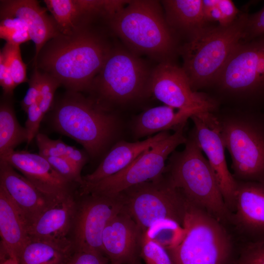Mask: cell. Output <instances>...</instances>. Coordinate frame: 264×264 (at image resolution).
Segmentation results:
<instances>
[{
	"label": "cell",
	"mask_w": 264,
	"mask_h": 264,
	"mask_svg": "<svg viewBox=\"0 0 264 264\" xmlns=\"http://www.w3.org/2000/svg\"><path fill=\"white\" fill-rule=\"evenodd\" d=\"M238 264H264V239L249 242L243 250Z\"/></svg>",
	"instance_id": "36"
},
{
	"label": "cell",
	"mask_w": 264,
	"mask_h": 264,
	"mask_svg": "<svg viewBox=\"0 0 264 264\" xmlns=\"http://www.w3.org/2000/svg\"><path fill=\"white\" fill-rule=\"evenodd\" d=\"M0 185L5 190L24 216L28 227L41 213L58 201L43 194L2 159H0Z\"/></svg>",
	"instance_id": "18"
},
{
	"label": "cell",
	"mask_w": 264,
	"mask_h": 264,
	"mask_svg": "<svg viewBox=\"0 0 264 264\" xmlns=\"http://www.w3.org/2000/svg\"><path fill=\"white\" fill-rule=\"evenodd\" d=\"M264 35V6L258 12L249 14L241 42H246Z\"/></svg>",
	"instance_id": "35"
},
{
	"label": "cell",
	"mask_w": 264,
	"mask_h": 264,
	"mask_svg": "<svg viewBox=\"0 0 264 264\" xmlns=\"http://www.w3.org/2000/svg\"><path fill=\"white\" fill-rule=\"evenodd\" d=\"M0 17V37L6 43L20 46L31 40L28 27L20 19L11 16Z\"/></svg>",
	"instance_id": "30"
},
{
	"label": "cell",
	"mask_w": 264,
	"mask_h": 264,
	"mask_svg": "<svg viewBox=\"0 0 264 264\" xmlns=\"http://www.w3.org/2000/svg\"><path fill=\"white\" fill-rule=\"evenodd\" d=\"M249 14L240 13L231 24L210 25L178 48L182 68L195 91L210 87L236 47L242 42Z\"/></svg>",
	"instance_id": "5"
},
{
	"label": "cell",
	"mask_w": 264,
	"mask_h": 264,
	"mask_svg": "<svg viewBox=\"0 0 264 264\" xmlns=\"http://www.w3.org/2000/svg\"><path fill=\"white\" fill-rule=\"evenodd\" d=\"M40 192L54 201L76 194L80 186L60 175L39 153L13 150L0 155Z\"/></svg>",
	"instance_id": "15"
},
{
	"label": "cell",
	"mask_w": 264,
	"mask_h": 264,
	"mask_svg": "<svg viewBox=\"0 0 264 264\" xmlns=\"http://www.w3.org/2000/svg\"><path fill=\"white\" fill-rule=\"evenodd\" d=\"M225 148L231 159L234 178L264 181V123L250 111L216 113Z\"/></svg>",
	"instance_id": "6"
},
{
	"label": "cell",
	"mask_w": 264,
	"mask_h": 264,
	"mask_svg": "<svg viewBox=\"0 0 264 264\" xmlns=\"http://www.w3.org/2000/svg\"><path fill=\"white\" fill-rule=\"evenodd\" d=\"M232 221L252 238L264 239V181L237 180Z\"/></svg>",
	"instance_id": "20"
},
{
	"label": "cell",
	"mask_w": 264,
	"mask_h": 264,
	"mask_svg": "<svg viewBox=\"0 0 264 264\" xmlns=\"http://www.w3.org/2000/svg\"><path fill=\"white\" fill-rule=\"evenodd\" d=\"M211 86L236 101L255 104L264 100V35L241 42Z\"/></svg>",
	"instance_id": "9"
},
{
	"label": "cell",
	"mask_w": 264,
	"mask_h": 264,
	"mask_svg": "<svg viewBox=\"0 0 264 264\" xmlns=\"http://www.w3.org/2000/svg\"><path fill=\"white\" fill-rule=\"evenodd\" d=\"M118 195L123 208L144 233L156 221L174 220L183 226L187 201L164 173L129 187Z\"/></svg>",
	"instance_id": "10"
},
{
	"label": "cell",
	"mask_w": 264,
	"mask_h": 264,
	"mask_svg": "<svg viewBox=\"0 0 264 264\" xmlns=\"http://www.w3.org/2000/svg\"><path fill=\"white\" fill-rule=\"evenodd\" d=\"M150 91L165 105L178 110L198 113L216 112L218 101L192 88L182 67L172 62L159 63L152 69Z\"/></svg>",
	"instance_id": "13"
},
{
	"label": "cell",
	"mask_w": 264,
	"mask_h": 264,
	"mask_svg": "<svg viewBox=\"0 0 264 264\" xmlns=\"http://www.w3.org/2000/svg\"><path fill=\"white\" fill-rule=\"evenodd\" d=\"M193 112L175 109L167 105L150 108L141 113L133 125L135 137L141 138L154 133L175 131L185 126Z\"/></svg>",
	"instance_id": "25"
},
{
	"label": "cell",
	"mask_w": 264,
	"mask_h": 264,
	"mask_svg": "<svg viewBox=\"0 0 264 264\" xmlns=\"http://www.w3.org/2000/svg\"><path fill=\"white\" fill-rule=\"evenodd\" d=\"M182 126L167 137L146 150L121 171L93 183L83 184L80 194L115 196L133 185L152 180L162 175L169 155L187 140Z\"/></svg>",
	"instance_id": "11"
},
{
	"label": "cell",
	"mask_w": 264,
	"mask_h": 264,
	"mask_svg": "<svg viewBox=\"0 0 264 264\" xmlns=\"http://www.w3.org/2000/svg\"><path fill=\"white\" fill-rule=\"evenodd\" d=\"M26 113L27 118L25 128L28 133V140L26 143L28 145L39 133L40 126L44 115L42 112L38 101L31 105Z\"/></svg>",
	"instance_id": "37"
},
{
	"label": "cell",
	"mask_w": 264,
	"mask_h": 264,
	"mask_svg": "<svg viewBox=\"0 0 264 264\" xmlns=\"http://www.w3.org/2000/svg\"><path fill=\"white\" fill-rule=\"evenodd\" d=\"M40 74L41 71L34 67L28 80V89L21 102V108L25 112L31 105L39 100L41 89Z\"/></svg>",
	"instance_id": "38"
},
{
	"label": "cell",
	"mask_w": 264,
	"mask_h": 264,
	"mask_svg": "<svg viewBox=\"0 0 264 264\" xmlns=\"http://www.w3.org/2000/svg\"><path fill=\"white\" fill-rule=\"evenodd\" d=\"M60 33L70 35L91 25L98 17L107 19L120 7V0H44Z\"/></svg>",
	"instance_id": "17"
},
{
	"label": "cell",
	"mask_w": 264,
	"mask_h": 264,
	"mask_svg": "<svg viewBox=\"0 0 264 264\" xmlns=\"http://www.w3.org/2000/svg\"><path fill=\"white\" fill-rule=\"evenodd\" d=\"M123 208L118 195H76V208L70 240L74 251H92L105 255L102 245L104 229Z\"/></svg>",
	"instance_id": "12"
},
{
	"label": "cell",
	"mask_w": 264,
	"mask_h": 264,
	"mask_svg": "<svg viewBox=\"0 0 264 264\" xmlns=\"http://www.w3.org/2000/svg\"><path fill=\"white\" fill-rule=\"evenodd\" d=\"M44 157L52 167L66 179L80 186L83 183L81 173L67 159L63 157Z\"/></svg>",
	"instance_id": "34"
},
{
	"label": "cell",
	"mask_w": 264,
	"mask_h": 264,
	"mask_svg": "<svg viewBox=\"0 0 264 264\" xmlns=\"http://www.w3.org/2000/svg\"><path fill=\"white\" fill-rule=\"evenodd\" d=\"M49 121L55 131L77 142L93 158L106 150L118 127L110 110L91 96L68 90L54 104Z\"/></svg>",
	"instance_id": "2"
},
{
	"label": "cell",
	"mask_w": 264,
	"mask_h": 264,
	"mask_svg": "<svg viewBox=\"0 0 264 264\" xmlns=\"http://www.w3.org/2000/svg\"><path fill=\"white\" fill-rule=\"evenodd\" d=\"M161 1L166 22L175 34H183L189 39L211 25L204 17L202 0Z\"/></svg>",
	"instance_id": "24"
},
{
	"label": "cell",
	"mask_w": 264,
	"mask_h": 264,
	"mask_svg": "<svg viewBox=\"0 0 264 264\" xmlns=\"http://www.w3.org/2000/svg\"><path fill=\"white\" fill-rule=\"evenodd\" d=\"M0 250L3 259L10 257L18 261L29 239L26 220L3 187L0 185Z\"/></svg>",
	"instance_id": "22"
},
{
	"label": "cell",
	"mask_w": 264,
	"mask_h": 264,
	"mask_svg": "<svg viewBox=\"0 0 264 264\" xmlns=\"http://www.w3.org/2000/svg\"><path fill=\"white\" fill-rule=\"evenodd\" d=\"M141 258L145 264H174L168 250L158 242L143 235Z\"/></svg>",
	"instance_id": "32"
},
{
	"label": "cell",
	"mask_w": 264,
	"mask_h": 264,
	"mask_svg": "<svg viewBox=\"0 0 264 264\" xmlns=\"http://www.w3.org/2000/svg\"><path fill=\"white\" fill-rule=\"evenodd\" d=\"M190 118L194 124L191 132L207 156L224 200L231 211H235L237 180L228 168L225 148L214 112L198 113Z\"/></svg>",
	"instance_id": "14"
},
{
	"label": "cell",
	"mask_w": 264,
	"mask_h": 264,
	"mask_svg": "<svg viewBox=\"0 0 264 264\" xmlns=\"http://www.w3.org/2000/svg\"><path fill=\"white\" fill-rule=\"evenodd\" d=\"M77 194L57 201L41 213L28 227L29 237L70 241L76 213Z\"/></svg>",
	"instance_id": "21"
},
{
	"label": "cell",
	"mask_w": 264,
	"mask_h": 264,
	"mask_svg": "<svg viewBox=\"0 0 264 264\" xmlns=\"http://www.w3.org/2000/svg\"><path fill=\"white\" fill-rule=\"evenodd\" d=\"M152 71L134 53L113 47L88 91L110 110L112 104L131 102L151 92Z\"/></svg>",
	"instance_id": "7"
},
{
	"label": "cell",
	"mask_w": 264,
	"mask_h": 264,
	"mask_svg": "<svg viewBox=\"0 0 264 264\" xmlns=\"http://www.w3.org/2000/svg\"><path fill=\"white\" fill-rule=\"evenodd\" d=\"M0 264H19V263L16 260L10 257H7L2 259Z\"/></svg>",
	"instance_id": "41"
},
{
	"label": "cell",
	"mask_w": 264,
	"mask_h": 264,
	"mask_svg": "<svg viewBox=\"0 0 264 264\" xmlns=\"http://www.w3.org/2000/svg\"><path fill=\"white\" fill-rule=\"evenodd\" d=\"M40 83V96L38 102L45 115L52 107L55 91L61 84L55 77L43 71H41Z\"/></svg>",
	"instance_id": "33"
},
{
	"label": "cell",
	"mask_w": 264,
	"mask_h": 264,
	"mask_svg": "<svg viewBox=\"0 0 264 264\" xmlns=\"http://www.w3.org/2000/svg\"><path fill=\"white\" fill-rule=\"evenodd\" d=\"M163 173L188 201L221 223L232 221L213 170L192 132L184 149L170 155Z\"/></svg>",
	"instance_id": "4"
},
{
	"label": "cell",
	"mask_w": 264,
	"mask_h": 264,
	"mask_svg": "<svg viewBox=\"0 0 264 264\" xmlns=\"http://www.w3.org/2000/svg\"><path fill=\"white\" fill-rule=\"evenodd\" d=\"M144 234L123 208L109 222L102 235L103 251L110 264H142Z\"/></svg>",
	"instance_id": "16"
},
{
	"label": "cell",
	"mask_w": 264,
	"mask_h": 264,
	"mask_svg": "<svg viewBox=\"0 0 264 264\" xmlns=\"http://www.w3.org/2000/svg\"><path fill=\"white\" fill-rule=\"evenodd\" d=\"M67 264H110L104 255L92 251H76Z\"/></svg>",
	"instance_id": "39"
},
{
	"label": "cell",
	"mask_w": 264,
	"mask_h": 264,
	"mask_svg": "<svg viewBox=\"0 0 264 264\" xmlns=\"http://www.w3.org/2000/svg\"><path fill=\"white\" fill-rule=\"evenodd\" d=\"M0 53L4 58L16 87L27 82L26 66L22 61L20 46L6 43Z\"/></svg>",
	"instance_id": "31"
},
{
	"label": "cell",
	"mask_w": 264,
	"mask_h": 264,
	"mask_svg": "<svg viewBox=\"0 0 264 264\" xmlns=\"http://www.w3.org/2000/svg\"><path fill=\"white\" fill-rule=\"evenodd\" d=\"M12 97L3 96L0 104V155L28 140L26 129L18 122Z\"/></svg>",
	"instance_id": "27"
},
{
	"label": "cell",
	"mask_w": 264,
	"mask_h": 264,
	"mask_svg": "<svg viewBox=\"0 0 264 264\" xmlns=\"http://www.w3.org/2000/svg\"><path fill=\"white\" fill-rule=\"evenodd\" d=\"M107 21L111 29L134 52L159 63L172 62L178 52L176 34L168 26L158 1L129 0Z\"/></svg>",
	"instance_id": "3"
},
{
	"label": "cell",
	"mask_w": 264,
	"mask_h": 264,
	"mask_svg": "<svg viewBox=\"0 0 264 264\" xmlns=\"http://www.w3.org/2000/svg\"><path fill=\"white\" fill-rule=\"evenodd\" d=\"M74 252L69 241L29 238L18 259L19 264H67Z\"/></svg>",
	"instance_id": "26"
},
{
	"label": "cell",
	"mask_w": 264,
	"mask_h": 264,
	"mask_svg": "<svg viewBox=\"0 0 264 264\" xmlns=\"http://www.w3.org/2000/svg\"><path fill=\"white\" fill-rule=\"evenodd\" d=\"M113 47L104 34L90 25L49 40L33 64L68 91H88Z\"/></svg>",
	"instance_id": "1"
},
{
	"label": "cell",
	"mask_w": 264,
	"mask_h": 264,
	"mask_svg": "<svg viewBox=\"0 0 264 264\" xmlns=\"http://www.w3.org/2000/svg\"><path fill=\"white\" fill-rule=\"evenodd\" d=\"M170 135L168 132H163L142 141L118 142L111 148L94 171L82 176V184L97 182L121 171L146 150Z\"/></svg>",
	"instance_id": "23"
},
{
	"label": "cell",
	"mask_w": 264,
	"mask_h": 264,
	"mask_svg": "<svg viewBox=\"0 0 264 264\" xmlns=\"http://www.w3.org/2000/svg\"><path fill=\"white\" fill-rule=\"evenodd\" d=\"M0 85L2 88L3 95L12 97L16 86L4 58L1 53H0Z\"/></svg>",
	"instance_id": "40"
},
{
	"label": "cell",
	"mask_w": 264,
	"mask_h": 264,
	"mask_svg": "<svg viewBox=\"0 0 264 264\" xmlns=\"http://www.w3.org/2000/svg\"><path fill=\"white\" fill-rule=\"evenodd\" d=\"M47 9L35 0H2L0 17L11 16L20 19L28 29L31 40L35 45L34 61L45 44L60 33Z\"/></svg>",
	"instance_id": "19"
},
{
	"label": "cell",
	"mask_w": 264,
	"mask_h": 264,
	"mask_svg": "<svg viewBox=\"0 0 264 264\" xmlns=\"http://www.w3.org/2000/svg\"><path fill=\"white\" fill-rule=\"evenodd\" d=\"M150 239L158 242L166 249L177 244L184 236L183 226L170 220L155 221L144 233Z\"/></svg>",
	"instance_id": "29"
},
{
	"label": "cell",
	"mask_w": 264,
	"mask_h": 264,
	"mask_svg": "<svg viewBox=\"0 0 264 264\" xmlns=\"http://www.w3.org/2000/svg\"><path fill=\"white\" fill-rule=\"evenodd\" d=\"M187 201L183 238L167 249L174 264H226L231 241L222 223Z\"/></svg>",
	"instance_id": "8"
},
{
	"label": "cell",
	"mask_w": 264,
	"mask_h": 264,
	"mask_svg": "<svg viewBox=\"0 0 264 264\" xmlns=\"http://www.w3.org/2000/svg\"><path fill=\"white\" fill-rule=\"evenodd\" d=\"M39 154L44 156L63 157L69 160L80 172L88 160L86 152L67 145L61 139L53 140L39 133L36 137Z\"/></svg>",
	"instance_id": "28"
}]
</instances>
